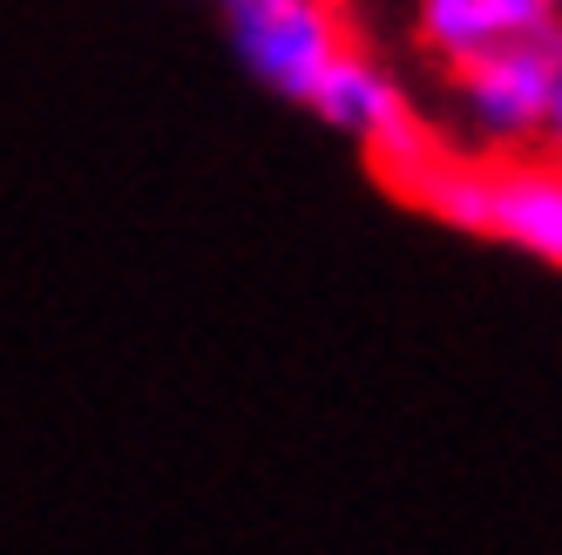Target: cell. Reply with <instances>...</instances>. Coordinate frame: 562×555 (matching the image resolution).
Instances as JSON below:
<instances>
[{
    "label": "cell",
    "mask_w": 562,
    "mask_h": 555,
    "mask_svg": "<svg viewBox=\"0 0 562 555\" xmlns=\"http://www.w3.org/2000/svg\"><path fill=\"white\" fill-rule=\"evenodd\" d=\"M393 196L434 224H448L481 245H508L562 271V156L529 149V156H468L440 136L427 156L386 177Z\"/></svg>",
    "instance_id": "1"
},
{
    "label": "cell",
    "mask_w": 562,
    "mask_h": 555,
    "mask_svg": "<svg viewBox=\"0 0 562 555\" xmlns=\"http://www.w3.org/2000/svg\"><path fill=\"white\" fill-rule=\"evenodd\" d=\"M555 61L562 48H515L434 75L440 82V136L468 156H529L549 136L555 102Z\"/></svg>",
    "instance_id": "2"
},
{
    "label": "cell",
    "mask_w": 562,
    "mask_h": 555,
    "mask_svg": "<svg viewBox=\"0 0 562 555\" xmlns=\"http://www.w3.org/2000/svg\"><path fill=\"white\" fill-rule=\"evenodd\" d=\"M217 14L237 68L299 109L359 48L352 0H224Z\"/></svg>",
    "instance_id": "3"
},
{
    "label": "cell",
    "mask_w": 562,
    "mask_h": 555,
    "mask_svg": "<svg viewBox=\"0 0 562 555\" xmlns=\"http://www.w3.org/2000/svg\"><path fill=\"white\" fill-rule=\"evenodd\" d=\"M305 109H312L333 136H346L359 156H367L380 183L440 143V123L414 102V89L400 82V75H393L367 42H359V48L326 75V82H318V95H312Z\"/></svg>",
    "instance_id": "4"
},
{
    "label": "cell",
    "mask_w": 562,
    "mask_h": 555,
    "mask_svg": "<svg viewBox=\"0 0 562 555\" xmlns=\"http://www.w3.org/2000/svg\"><path fill=\"white\" fill-rule=\"evenodd\" d=\"M407 34L434 75L515 55V48H562V0H414Z\"/></svg>",
    "instance_id": "5"
},
{
    "label": "cell",
    "mask_w": 562,
    "mask_h": 555,
    "mask_svg": "<svg viewBox=\"0 0 562 555\" xmlns=\"http://www.w3.org/2000/svg\"><path fill=\"white\" fill-rule=\"evenodd\" d=\"M549 156H562V61H555V102H549V136H542Z\"/></svg>",
    "instance_id": "6"
},
{
    "label": "cell",
    "mask_w": 562,
    "mask_h": 555,
    "mask_svg": "<svg viewBox=\"0 0 562 555\" xmlns=\"http://www.w3.org/2000/svg\"><path fill=\"white\" fill-rule=\"evenodd\" d=\"M211 8H224V0H211Z\"/></svg>",
    "instance_id": "7"
}]
</instances>
